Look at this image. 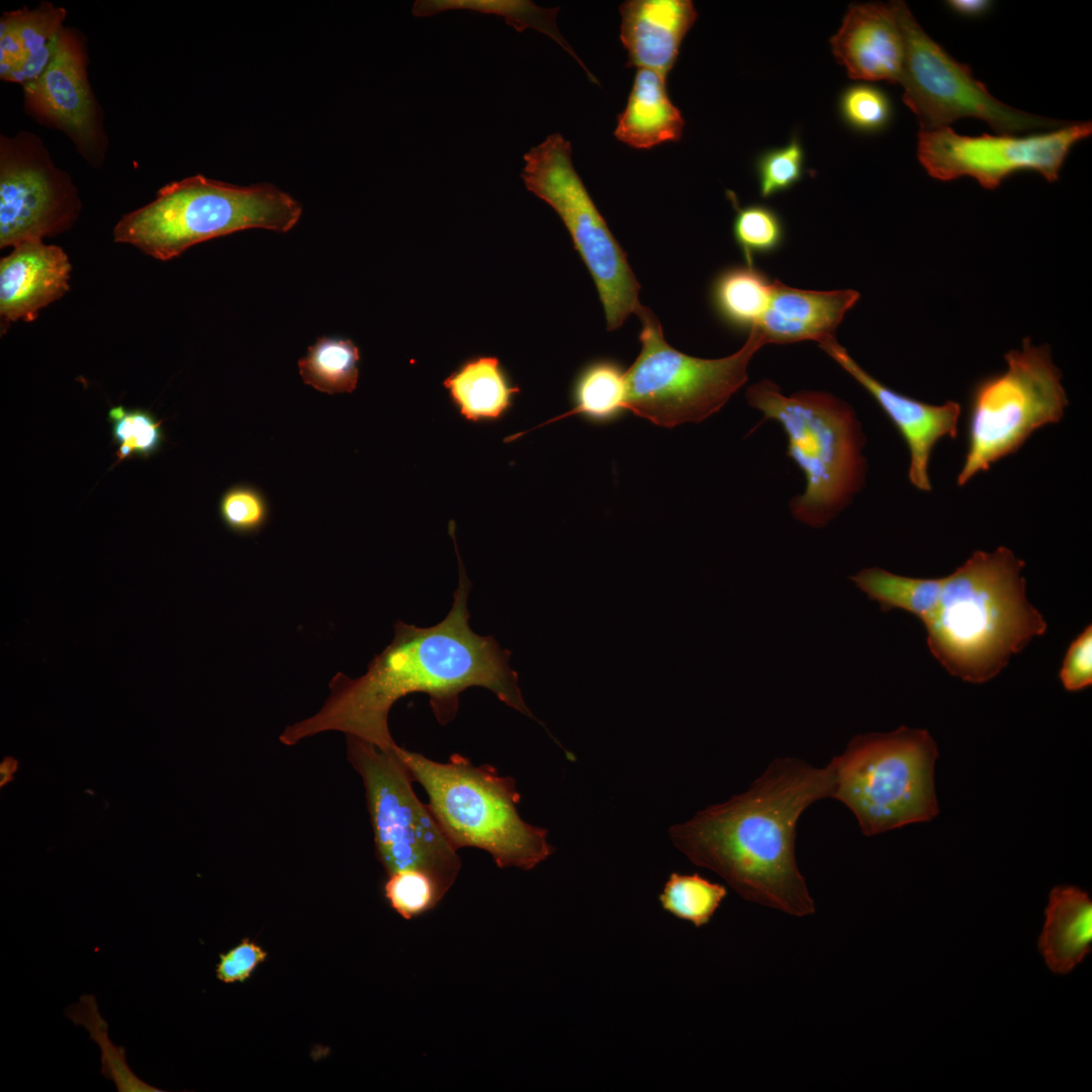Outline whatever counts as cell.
<instances>
[{"instance_id": "8992f818", "label": "cell", "mask_w": 1092, "mask_h": 1092, "mask_svg": "<svg viewBox=\"0 0 1092 1092\" xmlns=\"http://www.w3.org/2000/svg\"><path fill=\"white\" fill-rule=\"evenodd\" d=\"M301 213L300 203L272 184L239 186L197 174L160 188L154 200L117 221L113 236L165 261L244 230L289 232Z\"/></svg>"}, {"instance_id": "d6a6232c", "label": "cell", "mask_w": 1092, "mask_h": 1092, "mask_svg": "<svg viewBox=\"0 0 1092 1092\" xmlns=\"http://www.w3.org/2000/svg\"><path fill=\"white\" fill-rule=\"evenodd\" d=\"M383 891L390 907L406 920L430 911L445 895L430 876L416 870L389 875Z\"/></svg>"}, {"instance_id": "7402d4cb", "label": "cell", "mask_w": 1092, "mask_h": 1092, "mask_svg": "<svg viewBox=\"0 0 1092 1092\" xmlns=\"http://www.w3.org/2000/svg\"><path fill=\"white\" fill-rule=\"evenodd\" d=\"M685 119L670 100L666 77L637 69L625 109L618 115L615 138L627 146L648 150L682 136Z\"/></svg>"}, {"instance_id": "836d02e7", "label": "cell", "mask_w": 1092, "mask_h": 1092, "mask_svg": "<svg viewBox=\"0 0 1092 1092\" xmlns=\"http://www.w3.org/2000/svg\"><path fill=\"white\" fill-rule=\"evenodd\" d=\"M839 111L849 126L861 132L880 131L892 117L887 95L876 86L861 83L844 89L839 98Z\"/></svg>"}, {"instance_id": "44dd1931", "label": "cell", "mask_w": 1092, "mask_h": 1092, "mask_svg": "<svg viewBox=\"0 0 1092 1092\" xmlns=\"http://www.w3.org/2000/svg\"><path fill=\"white\" fill-rule=\"evenodd\" d=\"M67 11L42 1L34 8L4 11L0 17V79L21 86L50 63Z\"/></svg>"}, {"instance_id": "ba28073f", "label": "cell", "mask_w": 1092, "mask_h": 1092, "mask_svg": "<svg viewBox=\"0 0 1092 1092\" xmlns=\"http://www.w3.org/2000/svg\"><path fill=\"white\" fill-rule=\"evenodd\" d=\"M641 350L626 370L627 408L663 428L700 423L718 413L747 381V368L765 344L752 328L734 354L703 359L675 350L665 341L656 315L640 305Z\"/></svg>"}, {"instance_id": "f546056e", "label": "cell", "mask_w": 1092, "mask_h": 1092, "mask_svg": "<svg viewBox=\"0 0 1092 1092\" xmlns=\"http://www.w3.org/2000/svg\"><path fill=\"white\" fill-rule=\"evenodd\" d=\"M725 886L701 875L671 873L659 895L663 910L696 927L709 923L727 896Z\"/></svg>"}, {"instance_id": "9c48e42d", "label": "cell", "mask_w": 1092, "mask_h": 1092, "mask_svg": "<svg viewBox=\"0 0 1092 1092\" xmlns=\"http://www.w3.org/2000/svg\"><path fill=\"white\" fill-rule=\"evenodd\" d=\"M1006 368L979 380L968 407L967 449L958 484L1015 453L1041 427L1064 417L1068 398L1046 346L1025 339Z\"/></svg>"}, {"instance_id": "ab89813d", "label": "cell", "mask_w": 1092, "mask_h": 1092, "mask_svg": "<svg viewBox=\"0 0 1092 1092\" xmlns=\"http://www.w3.org/2000/svg\"><path fill=\"white\" fill-rule=\"evenodd\" d=\"M951 10L958 14L977 17L989 10L992 2L987 0H949L946 2Z\"/></svg>"}, {"instance_id": "f1b7e54d", "label": "cell", "mask_w": 1092, "mask_h": 1092, "mask_svg": "<svg viewBox=\"0 0 1092 1092\" xmlns=\"http://www.w3.org/2000/svg\"><path fill=\"white\" fill-rule=\"evenodd\" d=\"M359 350L349 339L322 337L298 360L303 382L329 394L351 393L358 382Z\"/></svg>"}, {"instance_id": "8d00e7d4", "label": "cell", "mask_w": 1092, "mask_h": 1092, "mask_svg": "<svg viewBox=\"0 0 1092 1092\" xmlns=\"http://www.w3.org/2000/svg\"><path fill=\"white\" fill-rule=\"evenodd\" d=\"M161 425L162 421H157L150 412L126 410L123 418L112 424L113 442L129 447L133 455L148 458L159 450L164 440Z\"/></svg>"}, {"instance_id": "2e32d148", "label": "cell", "mask_w": 1092, "mask_h": 1092, "mask_svg": "<svg viewBox=\"0 0 1092 1092\" xmlns=\"http://www.w3.org/2000/svg\"><path fill=\"white\" fill-rule=\"evenodd\" d=\"M819 347L860 384L885 413L907 445L909 481L919 490L930 491L932 450L939 440L957 436L961 404L956 401L930 404L888 387L862 369L835 338L820 343Z\"/></svg>"}, {"instance_id": "d6986e66", "label": "cell", "mask_w": 1092, "mask_h": 1092, "mask_svg": "<svg viewBox=\"0 0 1092 1092\" xmlns=\"http://www.w3.org/2000/svg\"><path fill=\"white\" fill-rule=\"evenodd\" d=\"M859 293L852 289L816 291L794 288L776 279L769 304L754 329L765 345L835 338V332Z\"/></svg>"}, {"instance_id": "e575fe53", "label": "cell", "mask_w": 1092, "mask_h": 1092, "mask_svg": "<svg viewBox=\"0 0 1092 1092\" xmlns=\"http://www.w3.org/2000/svg\"><path fill=\"white\" fill-rule=\"evenodd\" d=\"M804 150L794 136L784 147L761 154L755 163L759 194L768 198L797 184L804 173Z\"/></svg>"}, {"instance_id": "277c9868", "label": "cell", "mask_w": 1092, "mask_h": 1092, "mask_svg": "<svg viewBox=\"0 0 1092 1092\" xmlns=\"http://www.w3.org/2000/svg\"><path fill=\"white\" fill-rule=\"evenodd\" d=\"M746 400L782 427L787 455L803 473L805 489L789 505L793 517L812 528L827 526L864 484V436L855 412L828 392L785 395L768 379L749 386Z\"/></svg>"}, {"instance_id": "8fae6325", "label": "cell", "mask_w": 1092, "mask_h": 1092, "mask_svg": "<svg viewBox=\"0 0 1092 1092\" xmlns=\"http://www.w3.org/2000/svg\"><path fill=\"white\" fill-rule=\"evenodd\" d=\"M571 153V144L561 133H552L524 155L521 177L526 188L563 221L597 286L607 329L614 331L641 305L640 284L575 171Z\"/></svg>"}, {"instance_id": "5bb4252c", "label": "cell", "mask_w": 1092, "mask_h": 1092, "mask_svg": "<svg viewBox=\"0 0 1092 1092\" xmlns=\"http://www.w3.org/2000/svg\"><path fill=\"white\" fill-rule=\"evenodd\" d=\"M81 210L71 176L58 167L43 141L31 131L0 135V247L55 236Z\"/></svg>"}, {"instance_id": "4dcf8cb0", "label": "cell", "mask_w": 1092, "mask_h": 1092, "mask_svg": "<svg viewBox=\"0 0 1092 1092\" xmlns=\"http://www.w3.org/2000/svg\"><path fill=\"white\" fill-rule=\"evenodd\" d=\"M67 1016L89 1031L90 1037L101 1051V1073L115 1083L118 1092H159L160 1089L138 1078L125 1060V1051L116 1046L108 1037V1025L98 1012L95 997L87 994L66 1010Z\"/></svg>"}, {"instance_id": "6da1fadb", "label": "cell", "mask_w": 1092, "mask_h": 1092, "mask_svg": "<svg viewBox=\"0 0 1092 1092\" xmlns=\"http://www.w3.org/2000/svg\"><path fill=\"white\" fill-rule=\"evenodd\" d=\"M470 586L461 565L453 605L443 621L428 628L397 621L392 641L367 671L357 678L338 672L322 709L286 727L280 742L291 746L317 733L340 731L390 751L397 744L389 732L388 714L397 700L427 694L444 725L454 719L459 695L472 687L487 689L509 707L535 718L523 699L518 673L509 664L510 651L469 626Z\"/></svg>"}, {"instance_id": "f35d334b", "label": "cell", "mask_w": 1092, "mask_h": 1092, "mask_svg": "<svg viewBox=\"0 0 1092 1092\" xmlns=\"http://www.w3.org/2000/svg\"><path fill=\"white\" fill-rule=\"evenodd\" d=\"M266 958L267 953L260 945L250 939H243L226 952L219 954L215 969L216 978L225 984L245 982Z\"/></svg>"}, {"instance_id": "3957f363", "label": "cell", "mask_w": 1092, "mask_h": 1092, "mask_svg": "<svg viewBox=\"0 0 1092 1092\" xmlns=\"http://www.w3.org/2000/svg\"><path fill=\"white\" fill-rule=\"evenodd\" d=\"M1023 567L1010 549L999 547L974 552L942 577L937 606L924 627L930 652L951 675L988 681L1045 633V620L1027 600Z\"/></svg>"}, {"instance_id": "5b68a950", "label": "cell", "mask_w": 1092, "mask_h": 1092, "mask_svg": "<svg viewBox=\"0 0 1092 1092\" xmlns=\"http://www.w3.org/2000/svg\"><path fill=\"white\" fill-rule=\"evenodd\" d=\"M393 751L413 782L426 791L428 806L456 849L476 847L500 869L525 871L554 852L548 830L519 815L521 797L513 778L499 776L489 764L476 766L457 753L439 762L398 745Z\"/></svg>"}, {"instance_id": "60d3db41", "label": "cell", "mask_w": 1092, "mask_h": 1092, "mask_svg": "<svg viewBox=\"0 0 1092 1092\" xmlns=\"http://www.w3.org/2000/svg\"><path fill=\"white\" fill-rule=\"evenodd\" d=\"M18 768V761L11 756L5 757L0 764V786L3 787L13 780V775Z\"/></svg>"}, {"instance_id": "b9f144b4", "label": "cell", "mask_w": 1092, "mask_h": 1092, "mask_svg": "<svg viewBox=\"0 0 1092 1092\" xmlns=\"http://www.w3.org/2000/svg\"><path fill=\"white\" fill-rule=\"evenodd\" d=\"M125 413L126 410L122 405L113 406L108 412V421L113 424L121 420Z\"/></svg>"}, {"instance_id": "1f68e13d", "label": "cell", "mask_w": 1092, "mask_h": 1092, "mask_svg": "<svg viewBox=\"0 0 1092 1092\" xmlns=\"http://www.w3.org/2000/svg\"><path fill=\"white\" fill-rule=\"evenodd\" d=\"M735 215L732 234L745 264L754 265V258L778 251L785 241V228L780 215L769 206L753 203L740 206L735 194L727 191Z\"/></svg>"}, {"instance_id": "83f0119b", "label": "cell", "mask_w": 1092, "mask_h": 1092, "mask_svg": "<svg viewBox=\"0 0 1092 1092\" xmlns=\"http://www.w3.org/2000/svg\"><path fill=\"white\" fill-rule=\"evenodd\" d=\"M856 587L883 612L902 610L924 625L933 614L942 586L940 578H917L898 575L879 567L864 568L849 577Z\"/></svg>"}, {"instance_id": "52a82bcc", "label": "cell", "mask_w": 1092, "mask_h": 1092, "mask_svg": "<svg viewBox=\"0 0 1092 1092\" xmlns=\"http://www.w3.org/2000/svg\"><path fill=\"white\" fill-rule=\"evenodd\" d=\"M937 756L936 744L924 729L901 726L856 735L829 762L831 798L852 812L867 836L929 821L938 813L933 781Z\"/></svg>"}, {"instance_id": "9a60e30c", "label": "cell", "mask_w": 1092, "mask_h": 1092, "mask_svg": "<svg viewBox=\"0 0 1092 1092\" xmlns=\"http://www.w3.org/2000/svg\"><path fill=\"white\" fill-rule=\"evenodd\" d=\"M88 65L86 36L65 26L47 68L21 86L23 108L42 126L64 133L89 166L99 168L107 158L109 139L103 109L89 81Z\"/></svg>"}, {"instance_id": "d590c367", "label": "cell", "mask_w": 1092, "mask_h": 1092, "mask_svg": "<svg viewBox=\"0 0 1092 1092\" xmlns=\"http://www.w3.org/2000/svg\"><path fill=\"white\" fill-rule=\"evenodd\" d=\"M218 513L221 522L231 532L251 535L258 533L266 525L269 508L266 498L257 488L237 484L222 494Z\"/></svg>"}, {"instance_id": "4fadbf2b", "label": "cell", "mask_w": 1092, "mask_h": 1092, "mask_svg": "<svg viewBox=\"0 0 1092 1092\" xmlns=\"http://www.w3.org/2000/svg\"><path fill=\"white\" fill-rule=\"evenodd\" d=\"M1091 133L1090 121H1069L1025 136L961 135L947 126L919 130L917 157L928 175L941 181L970 176L982 187L994 189L1008 176L1028 170L1055 182L1072 148Z\"/></svg>"}, {"instance_id": "d4e9b609", "label": "cell", "mask_w": 1092, "mask_h": 1092, "mask_svg": "<svg viewBox=\"0 0 1092 1092\" xmlns=\"http://www.w3.org/2000/svg\"><path fill=\"white\" fill-rule=\"evenodd\" d=\"M772 283L754 265H732L715 276L710 289L711 303L728 327L749 332L769 304Z\"/></svg>"}, {"instance_id": "30bf717a", "label": "cell", "mask_w": 1092, "mask_h": 1092, "mask_svg": "<svg viewBox=\"0 0 1092 1092\" xmlns=\"http://www.w3.org/2000/svg\"><path fill=\"white\" fill-rule=\"evenodd\" d=\"M393 749L347 736V758L364 784L378 860L387 876L405 870L425 873L446 894L461 868L458 849L428 804L418 799Z\"/></svg>"}, {"instance_id": "cb8c5ba5", "label": "cell", "mask_w": 1092, "mask_h": 1092, "mask_svg": "<svg viewBox=\"0 0 1092 1092\" xmlns=\"http://www.w3.org/2000/svg\"><path fill=\"white\" fill-rule=\"evenodd\" d=\"M453 402L469 421L498 419L520 391L510 383L495 357L465 362L444 381Z\"/></svg>"}, {"instance_id": "e0dca14e", "label": "cell", "mask_w": 1092, "mask_h": 1092, "mask_svg": "<svg viewBox=\"0 0 1092 1092\" xmlns=\"http://www.w3.org/2000/svg\"><path fill=\"white\" fill-rule=\"evenodd\" d=\"M830 46L849 78L900 84L904 44L891 4L850 5Z\"/></svg>"}, {"instance_id": "603a6c76", "label": "cell", "mask_w": 1092, "mask_h": 1092, "mask_svg": "<svg viewBox=\"0 0 1092 1092\" xmlns=\"http://www.w3.org/2000/svg\"><path fill=\"white\" fill-rule=\"evenodd\" d=\"M1044 913L1038 949L1052 972L1066 975L1091 952L1092 901L1078 887L1058 886Z\"/></svg>"}, {"instance_id": "74e56055", "label": "cell", "mask_w": 1092, "mask_h": 1092, "mask_svg": "<svg viewBox=\"0 0 1092 1092\" xmlns=\"http://www.w3.org/2000/svg\"><path fill=\"white\" fill-rule=\"evenodd\" d=\"M1060 679L1069 692L1082 691L1092 684V627L1088 625L1070 644L1060 669Z\"/></svg>"}, {"instance_id": "7c38bea8", "label": "cell", "mask_w": 1092, "mask_h": 1092, "mask_svg": "<svg viewBox=\"0 0 1092 1092\" xmlns=\"http://www.w3.org/2000/svg\"><path fill=\"white\" fill-rule=\"evenodd\" d=\"M904 44L900 85L903 101L916 115L920 130L947 127L960 118L987 122L999 134L1056 129L1069 121L1042 117L994 98L971 68L954 60L917 22L905 2L890 3Z\"/></svg>"}, {"instance_id": "7a4b0ae2", "label": "cell", "mask_w": 1092, "mask_h": 1092, "mask_svg": "<svg viewBox=\"0 0 1092 1092\" xmlns=\"http://www.w3.org/2000/svg\"><path fill=\"white\" fill-rule=\"evenodd\" d=\"M833 790L829 763L776 758L744 793L671 826L669 835L692 862L719 875L743 899L808 916L815 904L797 864V824Z\"/></svg>"}, {"instance_id": "484cf974", "label": "cell", "mask_w": 1092, "mask_h": 1092, "mask_svg": "<svg viewBox=\"0 0 1092 1092\" xmlns=\"http://www.w3.org/2000/svg\"><path fill=\"white\" fill-rule=\"evenodd\" d=\"M572 402L569 412L542 426L571 415H580L597 424L619 419L628 411L626 370L619 362L607 358L587 363L574 380Z\"/></svg>"}, {"instance_id": "4316f807", "label": "cell", "mask_w": 1092, "mask_h": 1092, "mask_svg": "<svg viewBox=\"0 0 1092 1092\" xmlns=\"http://www.w3.org/2000/svg\"><path fill=\"white\" fill-rule=\"evenodd\" d=\"M448 10L493 14L504 17L507 24L517 31L521 32L527 28L538 30L551 37L570 54L582 66L592 82L599 84L559 32L556 24L559 7L543 8L528 0H418L412 8L413 14L417 17L432 16Z\"/></svg>"}, {"instance_id": "ac0fdd59", "label": "cell", "mask_w": 1092, "mask_h": 1092, "mask_svg": "<svg viewBox=\"0 0 1092 1092\" xmlns=\"http://www.w3.org/2000/svg\"><path fill=\"white\" fill-rule=\"evenodd\" d=\"M71 264L62 248L42 241L14 247L0 261V315L3 324L32 322L38 311L69 290Z\"/></svg>"}, {"instance_id": "ffe728a7", "label": "cell", "mask_w": 1092, "mask_h": 1092, "mask_svg": "<svg viewBox=\"0 0 1092 1092\" xmlns=\"http://www.w3.org/2000/svg\"><path fill=\"white\" fill-rule=\"evenodd\" d=\"M621 41L627 67L664 77L672 70L698 12L691 0H628L621 4Z\"/></svg>"}]
</instances>
